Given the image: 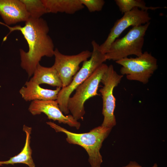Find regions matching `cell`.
<instances>
[{
	"instance_id": "7",
	"label": "cell",
	"mask_w": 167,
	"mask_h": 167,
	"mask_svg": "<svg viewBox=\"0 0 167 167\" xmlns=\"http://www.w3.org/2000/svg\"><path fill=\"white\" fill-rule=\"evenodd\" d=\"M123 75L118 74L110 65L103 75L101 82L103 85L99 91L103 100L102 113L104 119L101 126L111 128L116 124L114 111L116 106V99L113 95V90L120 83Z\"/></svg>"
},
{
	"instance_id": "9",
	"label": "cell",
	"mask_w": 167,
	"mask_h": 167,
	"mask_svg": "<svg viewBox=\"0 0 167 167\" xmlns=\"http://www.w3.org/2000/svg\"><path fill=\"white\" fill-rule=\"evenodd\" d=\"M151 19L147 11L138 8L124 13L122 17L115 23L106 40L99 45L100 50L105 54L112 43L125 29L131 26L133 27L145 24L149 22Z\"/></svg>"
},
{
	"instance_id": "3",
	"label": "cell",
	"mask_w": 167,
	"mask_h": 167,
	"mask_svg": "<svg viewBox=\"0 0 167 167\" xmlns=\"http://www.w3.org/2000/svg\"><path fill=\"white\" fill-rule=\"evenodd\" d=\"M92 51L90 59L83 62L81 68L74 76L71 83L67 86L62 88L56 100L62 112L65 114L69 113L68 102L71 94L84 82L101 65L107 60L105 54L99 49V45L94 40L91 42Z\"/></svg>"
},
{
	"instance_id": "2",
	"label": "cell",
	"mask_w": 167,
	"mask_h": 167,
	"mask_svg": "<svg viewBox=\"0 0 167 167\" xmlns=\"http://www.w3.org/2000/svg\"><path fill=\"white\" fill-rule=\"evenodd\" d=\"M46 123L56 132H62L65 134L66 140L69 143L78 145L84 148L88 154V161L91 167H100L103 160L100 150L103 142L112 128L101 125L88 132L76 133L70 131L52 122H47Z\"/></svg>"
},
{
	"instance_id": "18",
	"label": "cell",
	"mask_w": 167,
	"mask_h": 167,
	"mask_svg": "<svg viewBox=\"0 0 167 167\" xmlns=\"http://www.w3.org/2000/svg\"><path fill=\"white\" fill-rule=\"evenodd\" d=\"M80 1L90 12L101 11L105 3V1L103 0H80Z\"/></svg>"
},
{
	"instance_id": "12",
	"label": "cell",
	"mask_w": 167,
	"mask_h": 167,
	"mask_svg": "<svg viewBox=\"0 0 167 167\" xmlns=\"http://www.w3.org/2000/svg\"><path fill=\"white\" fill-rule=\"evenodd\" d=\"M61 88L57 87L55 90L45 89L30 79L26 82L25 86L20 89L19 92L26 101L35 100H56Z\"/></svg>"
},
{
	"instance_id": "19",
	"label": "cell",
	"mask_w": 167,
	"mask_h": 167,
	"mask_svg": "<svg viewBox=\"0 0 167 167\" xmlns=\"http://www.w3.org/2000/svg\"><path fill=\"white\" fill-rule=\"evenodd\" d=\"M122 167H142L135 161H131L128 164ZM152 167H158V165L156 163L154 164Z\"/></svg>"
},
{
	"instance_id": "10",
	"label": "cell",
	"mask_w": 167,
	"mask_h": 167,
	"mask_svg": "<svg viewBox=\"0 0 167 167\" xmlns=\"http://www.w3.org/2000/svg\"><path fill=\"white\" fill-rule=\"evenodd\" d=\"M28 110L33 115L45 114L49 119L67 124L79 129L80 123L71 115H65L60 110L56 100H35L32 101Z\"/></svg>"
},
{
	"instance_id": "4",
	"label": "cell",
	"mask_w": 167,
	"mask_h": 167,
	"mask_svg": "<svg viewBox=\"0 0 167 167\" xmlns=\"http://www.w3.org/2000/svg\"><path fill=\"white\" fill-rule=\"evenodd\" d=\"M150 24L149 22L133 27L124 36L116 39L105 54L106 60L116 62L130 55H142L144 37Z\"/></svg>"
},
{
	"instance_id": "8",
	"label": "cell",
	"mask_w": 167,
	"mask_h": 167,
	"mask_svg": "<svg viewBox=\"0 0 167 167\" xmlns=\"http://www.w3.org/2000/svg\"><path fill=\"white\" fill-rule=\"evenodd\" d=\"M92 52L83 51L75 55H66L61 53L57 48L54 50L55 61L52 66L57 71L63 88L68 86L79 69L82 62L90 58Z\"/></svg>"
},
{
	"instance_id": "1",
	"label": "cell",
	"mask_w": 167,
	"mask_h": 167,
	"mask_svg": "<svg viewBox=\"0 0 167 167\" xmlns=\"http://www.w3.org/2000/svg\"><path fill=\"white\" fill-rule=\"evenodd\" d=\"M15 30L21 32L28 45V51L21 49L19 54L20 66L30 77L42 57L54 56L55 49L53 40L48 35L49 28L44 19L30 18L24 26L15 27Z\"/></svg>"
},
{
	"instance_id": "11",
	"label": "cell",
	"mask_w": 167,
	"mask_h": 167,
	"mask_svg": "<svg viewBox=\"0 0 167 167\" xmlns=\"http://www.w3.org/2000/svg\"><path fill=\"white\" fill-rule=\"evenodd\" d=\"M0 15L7 26L25 22L30 18L21 0H0Z\"/></svg>"
},
{
	"instance_id": "15",
	"label": "cell",
	"mask_w": 167,
	"mask_h": 167,
	"mask_svg": "<svg viewBox=\"0 0 167 167\" xmlns=\"http://www.w3.org/2000/svg\"><path fill=\"white\" fill-rule=\"evenodd\" d=\"M23 130L26 134V138L24 146L21 151L17 155L10 158L8 160L0 161V166L22 163L27 165L29 167H35L32 156V150L30 146L32 128L24 125Z\"/></svg>"
},
{
	"instance_id": "13",
	"label": "cell",
	"mask_w": 167,
	"mask_h": 167,
	"mask_svg": "<svg viewBox=\"0 0 167 167\" xmlns=\"http://www.w3.org/2000/svg\"><path fill=\"white\" fill-rule=\"evenodd\" d=\"M48 13L73 14L84 8L80 0H42Z\"/></svg>"
},
{
	"instance_id": "16",
	"label": "cell",
	"mask_w": 167,
	"mask_h": 167,
	"mask_svg": "<svg viewBox=\"0 0 167 167\" xmlns=\"http://www.w3.org/2000/svg\"><path fill=\"white\" fill-rule=\"evenodd\" d=\"M115 2L120 11L123 13L135 8H140L141 10L145 11L154 10L161 8L159 6H147L145 2L141 0H115Z\"/></svg>"
},
{
	"instance_id": "5",
	"label": "cell",
	"mask_w": 167,
	"mask_h": 167,
	"mask_svg": "<svg viewBox=\"0 0 167 167\" xmlns=\"http://www.w3.org/2000/svg\"><path fill=\"white\" fill-rule=\"evenodd\" d=\"M108 66L104 63L101 65L76 88L75 94L69 98L68 108L76 120H83L85 113V102L90 98L99 95L97 92L99 85Z\"/></svg>"
},
{
	"instance_id": "17",
	"label": "cell",
	"mask_w": 167,
	"mask_h": 167,
	"mask_svg": "<svg viewBox=\"0 0 167 167\" xmlns=\"http://www.w3.org/2000/svg\"><path fill=\"white\" fill-rule=\"evenodd\" d=\"M30 18L38 19L48 13L42 0H21Z\"/></svg>"
},
{
	"instance_id": "6",
	"label": "cell",
	"mask_w": 167,
	"mask_h": 167,
	"mask_svg": "<svg viewBox=\"0 0 167 167\" xmlns=\"http://www.w3.org/2000/svg\"><path fill=\"white\" fill-rule=\"evenodd\" d=\"M122 66L120 72L127 79L145 84L158 67L157 59L147 51L135 58H124L116 61Z\"/></svg>"
},
{
	"instance_id": "14",
	"label": "cell",
	"mask_w": 167,
	"mask_h": 167,
	"mask_svg": "<svg viewBox=\"0 0 167 167\" xmlns=\"http://www.w3.org/2000/svg\"><path fill=\"white\" fill-rule=\"evenodd\" d=\"M30 80L39 85L46 84L62 88V83L55 69L52 66L46 67L39 64L35 69Z\"/></svg>"
}]
</instances>
